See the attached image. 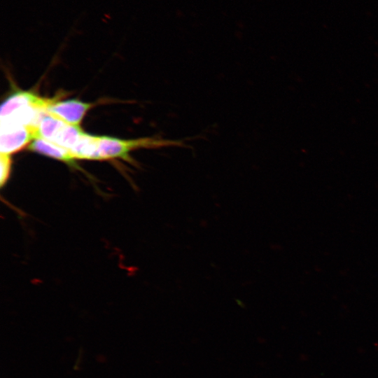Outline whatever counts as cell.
Returning a JSON list of instances; mask_svg holds the SVG:
<instances>
[{"mask_svg": "<svg viewBox=\"0 0 378 378\" xmlns=\"http://www.w3.org/2000/svg\"><path fill=\"white\" fill-rule=\"evenodd\" d=\"M92 104L78 99L57 101V99L47 108L46 113L63 122L79 126Z\"/></svg>", "mask_w": 378, "mask_h": 378, "instance_id": "obj_4", "label": "cell"}, {"mask_svg": "<svg viewBox=\"0 0 378 378\" xmlns=\"http://www.w3.org/2000/svg\"><path fill=\"white\" fill-rule=\"evenodd\" d=\"M0 183L3 187L8 181L11 171V158L10 155L1 153L0 155Z\"/></svg>", "mask_w": 378, "mask_h": 378, "instance_id": "obj_7", "label": "cell"}, {"mask_svg": "<svg viewBox=\"0 0 378 378\" xmlns=\"http://www.w3.org/2000/svg\"><path fill=\"white\" fill-rule=\"evenodd\" d=\"M0 126V151L3 154L10 155L38 138V130L33 127Z\"/></svg>", "mask_w": 378, "mask_h": 378, "instance_id": "obj_3", "label": "cell"}, {"mask_svg": "<svg viewBox=\"0 0 378 378\" xmlns=\"http://www.w3.org/2000/svg\"><path fill=\"white\" fill-rule=\"evenodd\" d=\"M28 148L31 151L70 164L74 165L76 160L69 150L42 138L35 139Z\"/></svg>", "mask_w": 378, "mask_h": 378, "instance_id": "obj_5", "label": "cell"}, {"mask_svg": "<svg viewBox=\"0 0 378 378\" xmlns=\"http://www.w3.org/2000/svg\"><path fill=\"white\" fill-rule=\"evenodd\" d=\"M55 99L40 97L27 91L16 92L5 99L1 106L0 125L37 129L41 118Z\"/></svg>", "mask_w": 378, "mask_h": 378, "instance_id": "obj_1", "label": "cell"}, {"mask_svg": "<svg viewBox=\"0 0 378 378\" xmlns=\"http://www.w3.org/2000/svg\"><path fill=\"white\" fill-rule=\"evenodd\" d=\"M98 136L85 133L70 150L76 160H97Z\"/></svg>", "mask_w": 378, "mask_h": 378, "instance_id": "obj_6", "label": "cell"}, {"mask_svg": "<svg viewBox=\"0 0 378 378\" xmlns=\"http://www.w3.org/2000/svg\"><path fill=\"white\" fill-rule=\"evenodd\" d=\"M164 145H169V141L152 138L125 140L111 136H98L97 160H128L130 152L134 149Z\"/></svg>", "mask_w": 378, "mask_h": 378, "instance_id": "obj_2", "label": "cell"}]
</instances>
